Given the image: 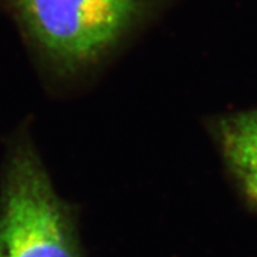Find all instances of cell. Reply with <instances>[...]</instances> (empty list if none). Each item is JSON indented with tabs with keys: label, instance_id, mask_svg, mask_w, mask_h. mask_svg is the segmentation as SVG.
<instances>
[{
	"label": "cell",
	"instance_id": "6da1fadb",
	"mask_svg": "<svg viewBox=\"0 0 257 257\" xmlns=\"http://www.w3.org/2000/svg\"><path fill=\"white\" fill-rule=\"evenodd\" d=\"M71 217L29 144L15 147L0 193V257H76Z\"/></svg>",
	"mask_w": 257,
	"mask_h": 257
},
{
	"label": "cell",
	"instance_id": "7a4b0ae2",
	"mask_svg": "<svg viewBox=\"0 0 257 257\" xmlns=\"http://www.w3.org/2000/svg\"><path fill=\"white\" fill-rule=\"evenodd\" d=\"M30 38L59 68L97 62L140 15L145 0H12Z\"/></svg>",
	"mask_w": 257,
	"mask_h": 257
},
{
	"label": "cell",
	"instance_id": "3957f363",
	"mask_svg": "<svg viewBox=\"0 0 257 257\" xmlns=\"http://www.w3.org/2000/svg\"><path fill=\"white\" fill-rule=\"evenodd\" d=\"M217 135L228 169L257 205V110L222 117Z\"/></svg>",
	"mask_w": 257,
	"mask_h": 257
}]
</instances>
